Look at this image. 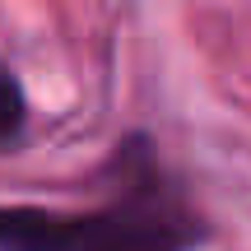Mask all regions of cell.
Returning <instances> with one entry per match:
<instances>
[{
	"mask_svg": "<svg viewBox=\"0 0 251 251\" xmlns=\"http://www.w3.org/2000/svg\"><path fill=\"white\" fill-rule=\"evenodd\" d=\"M107 168L117 181L102 205H0V251H191L205 242V219L163 172L144 135L117 144Z\"/></svg>",
	"mask_w": 251,
	"mask_h": 251,
	"instance_id": "obj_1",
	"label": "cell"
},
{
	"mask_svg": "<svg viewBox=\"0 0 251 251\" xmlns=\"http://www.w3.org/2000/svg\"><path fill=\"white\" fill-rule=\"evenodd\" d=\"M28 121V98H24V84L19 75L0 61V144H9Z\"/></svg>",
	"mask_w": 251,
	"mask_h": 251,
	"instance_id": "obj_2",
	"label": "cell"
}]
</instances>
